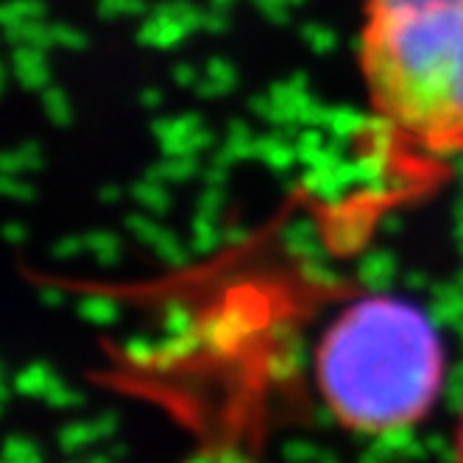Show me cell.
I'll use <instances>...</instances> for the list:
<instances>
[{
    "instance_id": "1",
    "label": "cell",
    "mask_w": 463,
    "mask_h": 463,
    "mask_svg": "<svg viewBox=\"0 0 463 463\" xmlns=\"http://www.w3.org/2000/svg\"><path fill=\"white\" fill-rule=\"evenodd\" d=\"M357 56L385 131L427 154L463 151V0H363Z\"/></svg>"
},
{
    "instance_id": "2",
    "label": "cell",
    "mask_w": 463,
    "mask_h": 463,
    "mask_svg": "<svg viewBox=\"0 0 463 463\" xmlns=\"http://www.w3.org/2000/svg\"><path fill=\"white\" fill-rule=\"evenodd\" d=\"M447 374L439 329L419 307L369 296L321 338L316 377L335 419L360 433H393L433 411Z\"/></svg>"
},
{
    "instance_id": "3",
    "label": "cell",
    "mask_w": 463,
    "mask_h": 463,
    "mask_svg": "<svg viewBox=\"0 0 463 463\" xmlns=\"http://www.w3.org/2000/svg\"><path fill=\"white\" fill-rule=\"evenodd\" d=\"M458 452H460V463H463V419H460V439H458Z\"/></svg>"
}]
</instances>
